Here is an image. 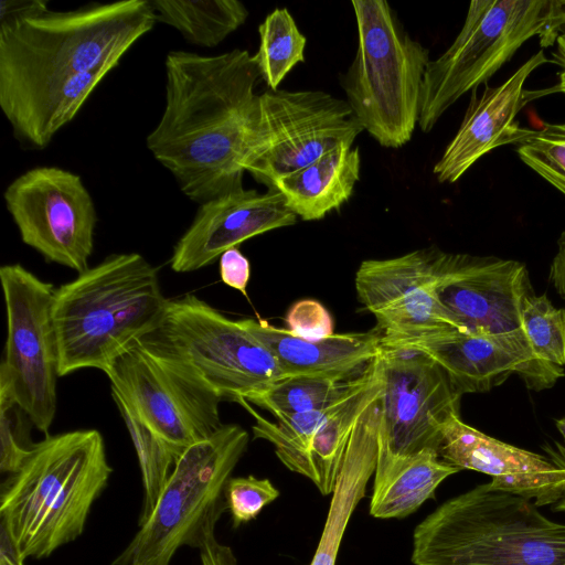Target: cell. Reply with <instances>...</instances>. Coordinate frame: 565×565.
I'll return each instance as SVG.
<instances>
[{"instance_id":"cell-43","label":"cell","mask_w":565,"mask_h":565,"mask_svg":"<svg viewBox=\"0 0 565 565\" xmlns=\"http://www.w3.org/2000/svg\"><path fill=\"white\" fill-rule=\"evenodd\" d=\"M555 424H556V427H557L558 431L561 433V435L563 436L564 441H565V417H563L561 419H557L555 422Z\"/></svg>"},{"instance_id":"cell-14","label":"cell","mask_w":565,"mask_h":565,"mask_svg":"<svg viewBox=\"0 0 565 565\" xmlns=\"http://www.w3.org/2000/svg\"><path fill=\"white\" fill-rule=\"evenodd\" d=\"M3 198L24 244L78 274L88 268L97 212L78 174L36 167L15 178Z\"/></svg>"},{"instance_id":"cell-26","label":"cell","mask_w":565,"mask_h":565,"mask_svg":"<svg viewBox=\"0 0 565 565\" xmlns=\"http://www.w3.org/2000/svg\"><path fill=\"white\" fill-rule=\"evenodd\" d=\"M158 22L178 30L189 42L214 47L242 26L248 18L237 0H150Z\"/></svg>"},{"instance_id":"cell-8","label":"cell","mask_w":565,"mask_h":565,"mask_svg":"<svg viewBox=\"0 0 565 565\" xmlns=\"http://www.w3.org/2000/svg\"><path fill=\"white\" fill-rule=\"evenodd\" d=\"M248 433L223 424L189 446L148 519L111 565H171L178 550H199L226 509L224 489L247 449Z\"/></svg>"},{"instance_id":"cell-9","label":"cell","mask_w":565,"mask_h":565,"mask_svg":"<svg viewBox=\"0 0 565 565\" xmlns=\"http://www.w3.org/2000/svg\"><path fill=\"white\" fill-rule=\"evenodd\" d=\"M140 342L221 399L248 401L286 379L245 319H230L195 295L169 299L160 324Z\"/></svg>"},{"instance_id":"cell-33","label":"cell","mask_w":565,"mask_h":565,"mask_svg":"<svg viewBox=\"0 0 565 565\" xmlns=\"http://www.w3.org/2000/svg\"><path fill=\"white\" fill-rule=\"evenodd\" d=\"M26 415L11 395L0 392V470L12 473L34 445L22 416Z\"/></svg>"},{"instance_id":"cell-13","label":"cell","mask_w":565,"mask_h":565,"mask_svg":"<svg viewBox=\"0 0 565 565\" xmlns=\"http://www.w3.org/2000/svg\"><path fill=\"white\" fill-rule=\"evenodd\" d=\"M106 375L111 391L179 452L210 437L223 425L222 399L140 341L124 352Z\"/></svg>"},{"instance_id":"cell-1","label":"cell","mask_w":565,"mask_h":565,"mask_svg":"<svg viewBox=\"0 0 565 565\" xmlns=\"http://www.w3.org/2000/svg\"><path fill=\"white\" fill-rule=\"evenodd\" d=\"M164 66V108L148 150L199 204L243 188L262 78L254 55L172 51Z\"/></svg>"},{"instance_id":"cell-30","label":"cell","mask_w":565,"mask_h":565,"mask_svg":"<svg viewBox=\"0 0 565 565\" xmlns=\"http://www.w3.org/2000/svg\"><path fill=\"white\" fill-rule=\"evenodd\" d=\"M522 329L539 360L558 367L565 365V307L555 308L545 295L529 296Z\"/></svg>"},{"instance_id":"cell-21","label":"cell","mask_w":565,"mask_h":565,"mask_svg":"<svg viewBox=\"0 0 565 565\" xmlns=\"http://www.w3.org/2000/svg\"><path fill=\"white\" fill-rule=\"evenodd\" d=\"M245 322L274 355L285 377L352 380L361 375L382 352L379 330L333 333L328 338L308 340L265 320L245 319Z\"/></svg>"},{"instance_id":"cell-11","label":"cell","mask_w":565,"mask_h":565,"mask_svg":"<svg viewBox=\"0 0 565 565\" xmlns=\"http://www.w3.org/2000/svg\"><path fill=\"white\" fill-rule=\"evenodd\" d=\"M7 339L0 364V392L12 396L45 435L56 413L58 345L53 322L52 284L20 264L0 268Z\"/></svg>"},{"instance_id":"cell-17","label":"cell","mask_w":565,"mask_h":565,"mask_svg":"<svg viewBox=\"0 0 565 565\" xmlns=\"http://www.w3.org/2000/svg\"><path fill=\"white\" fill-rule=\"evenodd\" d=\"M438 248L363 260L356 269V297L377 322L381 345L455 329L435 294Z\"/></svg>"},{"instance_id":"cell-41","label":"cell","mask_w":565,"mask_h":565,"mask_svg":"<svg viewBox=\"0 0 565 565\" xmlns=\"http://www.w3.org/2000/svg\"><path fill=\"white\" fill-rule=\"evenodd\" d=\"M557 63L563 67L559 73V83L557 85V89L565 94V56H555Z\"/></svg>"},{"instance_id":"cell-7","label":"cell","mask_w":565,"mask_h":565,"mask_svg":"<svg viewBox=\"0 0 565 565\" xmlns=\"http://www.w3.org/2000/svg\"><path fill=\"white\" fill-rule=\"evenodd\" d=\"M565 33L564 0H473L450 46L423 78L418 126L429 132L462 95L477 89L531 38L542 47Z\"/></svg>"},{"instance_id":"cell-31","label":"cell","mask_w":565,"mask_h":565,"mask_svg":"<svg viewBox=\"0 0 565 565\" xmlns=\"http://www.w3.org/2000/svg\"><path fill=\"white\" fill-rule=\"evenodd\" d=\"M520 159L565 194V124H545L516 143Z\"/></svg>"},{"instance_id":"cell-32","label":"cell","mask_w":565,"mask_h":565,"mask_svg":"<svg viewBox=\"0 0 565 565\" xmlns=\"http://www.w3.org/2000/svg\"><path fill=\"white\" fill-rule=\"evenodd\" d=\"M279 497V490L267 478L231 477L224 489L226 509L234 527L254 520Z\"/></svg>"},{"instance_id":"cell-4","label":"cell","mask_w":565,"mask_h":565,"mask_svg":"<svg viewBox=\"0 0 565 565\" xmlns=\"http://www.w3.org/2000/svg\"><path fill=\"white\" fill-rule=\"evenodd\" d=\"M168 300L158 268L138 253L111 254L55 288L58 376L83 369L106 374L124 352L158 328Z\"/></svg>"},{"instance_id":"cell-19","label":"cell","mask_w":565,"mask_h":565,"mask_svg":"<svg viewBox=\"0 0 565 565\" xmlns=\"http://www.w3.org/2000/svg\"><path fill=\"white\" fill-rule=\"evenodd\" d=\"M548 63L543 51L532 55L508 79L498 86H486L481 95L471 90L469 105L455 137L435 163L433 173L440 183L458 181L482 156L500 146L516 145L531 129L521 127L516 115L540 94L524 84L539 66Z\"/></svg>"},{"instance_id":"cell-36","label":"cell","mask_w":565,"mask_h":565,"mask_svg":"<svg viewBox=\"0 0 565 565\" xmlns=\"http://www.w3.org/2000/svg\"><path fill=\"white\" fill-rule=\"evenodd\" d=\"M47 0H2L0 3V28L14 25L41 15L49 10Z\"/></svg>"},{"instance_id":"cell-23","label":"cell","mask_w":565,"mask_h":565,"mask_svg":"<svg viewBox=\"0 0 565 565\" xmlns=\"http://www.w3.org/2000/svg\"><path fill=\"white\" fill-rule=\"evenodd\" d=\"M361 157L353 141H343L313 162L276 179L287 207L303 221H318L352 195L360 179Z\"/></svg>"},{"instance_id":"cell-20","label":"cell","mask_w":565,"mask_h":565,"mask_svg":"<svg viewBox=\"0 0 565 565\" xmlns=\"http://www.w3.org/2000/svg\"><path fill=\"white\" fill-rule=\"evenodd\" d=\"M438 455L460 470L488 475L492 489L532 500L536 507L555 504L565 491V471L547 457L490 437L460 416L445 426Z\"/></svg>"},{"instance_id":"cell-16","label":"cell","mask_w":565,"mask_h":565,"mask_svg":"<svg viewBox=\"0 0 565 565\" xmlns=\"http://www.w3.org/2000/svg\"><path fill=\"white\" fill-rule=\"evenodd\" d=\"M383 348L412 350L426 355L446 372L461 395L488 392L513 373L535 391L553 386L565 375L563 367L537 359L522 328L486 335L449 328Z\"/></svg>"},{"instance_id":"cell-3","label":"cell","mask_w":565,"mask_h":565,"mask_svg":"<svg viewBox=\"0 0 565 565\" xmlns=\"http://www.w3.org/2000/svg\"><path fill=\"white\" fill-rule=\"evenodd\" d=\"M111 473L96 429L46 435L34 444L0 491V530L18 557L45 558L81 536Z\"/></svg>"},{"instance_id":"cell-15","label":"cell","mask_w":565,"mask_h":565,"mask_svg":"<svg viewBox=\"0 0 565 565\" xmlns=\"http://www.w3.org/2000/svg\"><path fill=\"white\" fill-rule=\"evenodd\" d=\"M435 268L437 300L456 330L486 335L522 328L525 300L534 294L523 263L438 248Z\"/></svg>"},{"instance_id":"cell-18","label":"cell","mask_w":565,"mask_h":565,"mask_svg":"<svg viewBox=\"0 0 565 565\" xmlns=\"http://www.w3.org/2000/svg\"><path fill=\"white\" fill-rule=\"evenodd\" d=\"M297 216L274 188H239L203 204L173 247L170 266L191 273L214 263L230 248L266 232L294 225Z\"/></svg>"},{"instance_id":"cell-12","label":"cell","mask_w":565,"mask_h":565,"mask_svg":"<svg viewBox=\"0 0 565 565\" xmlns=\"http://www.w3.org/2000/svg\"><path fill=\"white\" fill-rule=\"evenodd\" d=\"M362 131L344 99L322 90L267 89L257 97L243 169L269 188Z\"/></svg>"},{"instance_id":"cell-22","label":"cell","mask_w":565,"mask_h":565,"mask_svg":"<svg viewBox=\"0 0 565 565\" xmlns=\"http://www.w3.org/2000/svg\"><path fill=\"white\" fill-rule=\"evenodd\" d=\"M382 383L351 433L320 541L310 565H335L349 521L375 472Z\"/></svg>"},{"instance_id":"cell-37","label":"cell","mask_w":565,"mask_h":565,"mask_svg":"<svg viewBox=\"0 0 565 565\" xmlns=\"http://www.w3.org/2000/svg\"><path fill=\"white\" fill-rule=\"evenodd\" d=\"M201 565H238L233 550L211 532L199 548Z\"/></svg>"},{"instance_id":"cell-40","label":"cell","mask_w":565,"mask_h":565,"mask_svg":"<svg viewBox=\"0 0 565 565\" xmlns=\"http://www.w3.org/2000/svg\"><path fill=\"white\" fill-rule=\"evenodd\" d=\"M0 565H23L7 536L1 532Z\"/></svg>"},{"instance_id":"cell-2","label":"cell","mask_w":565,"mask_h":565,"mask_svg":"<svg viewBox=\"0 0 565 565\" xmlns=\"http://www.w3.org/2000/svg\"><path fill=\"white\" fill-rule=\"evenodd\" d=\"M157 22L150 0L47 11L0 28V107L8 119L32 100L106 63L118 64Z\"/></svg>"},{"instance_id":"cell-5","label":"cell","mask_w":565,"mask_h":565,"mask_svg":"<svg viewBox=\"0 0 565 565\" xmlns=\"http://www.w3.org/2000/svg\"><path fill=\"white\" fill-rule=\"evenodd\" d=\"M414 565H565V523L532 500L482 483L428 514L413 533Z\"/></svg>"},{"instance_id":"cell-38","label":"cell","mask_w":565,"mask_h":565,"mask_svg":"<svg viewBox=\"0 0 565 565\" xmlns=\"http://www.w3.org/2000/svg\"><path fill=\"white\" fill-rule=\"evenodd\" d=\"M550 281L558 295L565 299V232L557 242V252L550 268Z\"/></svg>"},{"instance_id":"cell-27","label":"cell","mask_w":565,"mask_h":565,"mask_svg":"<svg viewBox=\"0 0 565 565\" xmlns=\"http://www.w3.org/2000/svg\"><path fill=\"white\" fill-rule=\"evenodd\" d=\"M375 359L355 379L335 381L311 376L286 377L275 382L247 402L268 411L274 417L306 413L331 405L355 393L369 382Z\"/></svg>"},{"instance_id":"cell-6","label":"cell","mask_w":565,"mask_h":565,"mask_svg":"<svg viewBox=\"0 0 565 565\" xmlns=\"http://www.w3.org/2000/svg\"><path fill=\"white\" fill-rule=\"evenodd\" d=\"M351 4L358 46L342 79L347 102L363 130L382 147L399 148L418 126L429 52L408 34L387 1Z\"/></svg>"},{"instance_id":"cell-28","label":"cell","mask_w":565,"mask_h":565,"mask_svg":"<svg viewBox=\"0 0 565 565\" xmlns=\"http://www.w3.org/2000/svg\"><path fill=\"white\" fill-rule=\"evenodd\" d=\"M111 396L135 446L141 471L143 499L138 519V525H141L153 510L182 452L148 428L118 393L111 391Z\"/></svg>"},{"instance_id":"cell-35","label":"cell","mask_w":565,"mask_h":565,"mask_svg":"<svg viewBox=\"0 0 565 565\" xmlns=\"http://www.w3.org/2000/svg\"><path fill=\"white\" fill-rule=\"evenodd\" d=\"M221 280L247 297V285L250 278V264L238 247L224 252L220 257Z\"/></svg>"},{"instance_id":"cell-39","label":"cell","mask_w":565,"mask_h":565,"mask_svg":"<svg viewBox=\"0 0 565 565\" xmlns=\"http://www.w3.org/2000/svg\"><path fill=\"white\" fill-rule=\"evenodd\" d=\"M543 449L545 450L547 458L565 471V446L559 443H555L554 445L543 446ZM553 509L565 512V491L562 498L553 504Z\"/></svg>"},{"instance_id":"cell-25","label":"cell","mask_w":565,"mask_h":565,"mask_svg":"<svg viewBox=\"0 0 565 565\" xmlns=\"http://www.w3.org/2000/svg\"><path fill=\"white\" fill-rule=\"evenodd\" d=\"M458 471L460 469L441 460L436 450L425 449L373 489L370 514L379 519L405 518L434 498L438 486Z\"/></svg>"},{"instance_id":"cell-10","label":"cell","mask_w":565,"mask_h":565,"mask_svg":"<svg viewBox=\"0 0 565 565\" xmlns=\"http://www.w3.org/2000/svg\"><path fill=\"white\" fill-rule=\"evenodd\" d=\"M382 393L373 489L425 449L438 452L443 430L459 416L461 394L426 355L382 348Z\"/></svg>"},{"instance_id":"cell-24","label":"cell","mask_w":565,"mask_h":565,"mask_svg":"<svg viewBox=\"0 0 565 565\" xmlns=\"http://www.w3.org/2000/svg\"><path fill=\"white\" fill-rule=\"evenodd\" d=\"M381 381L379 355L369 383L317 430L301 452L284 465L310 479L323 495L332 494L353 427Z\"/></svg>"},{"instance_id":"cell-34","label":"cell","mask_w":565,"mask_h":565,"mask_svg":"<svg viewBox=\"0 0 565 565\" xmlns=\"http://www.w3.org/2000/svg\"><path fill=\"white\" fill-rule=\"evenodd\" d=\"M286 323L292 334L308 340L323 339L333 334V320L330 312L315 299L295 302L287 312Z\"/></svg>"},{"instance_id":"cell-42","label":"cell","mask_w":565,"mask_h":565,"mask_svg":"<svg viewBox=\"0 0 565 565\" xmlns=\"http://www.w3.org/2000/svg\"><path fill=\"white\" fill-rule=\"evenodd\" d=\"M556 44L557 54H554V56H565V33L558 36Z\"/></svg>"},{"instance_id":"cell-29","label":"cell","mask_w":565,"mask_h":565,"mask_svg":"<svg viewBox=\"0 0 565 565\" xmlns=\"http://www.w3.org/2000/svg\"><path fill=\"white\" fill-rule=\"evenodd\" d=\"M258 34L254 58L268 89L277 90L286 75L305 62L307 39L286 8L271 11L258 26Z\"/></svg>"}]
</instances>
